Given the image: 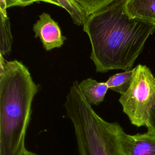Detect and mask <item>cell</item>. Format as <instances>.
I'll list each match as a JSON object with an SVG mask.
<instances>
[{"label":"cell","mask_w":155,"mask_h":155,"mask_svg":"<svg viewBox=\"0 0 155 155\" xmlns=\"http://www.w3.org/2000/svg\"><path fill=\"white\" fill-rule=\"evenodd\" d=\"M127 0H114L87 16L83 26L91 47L96 71H128L142 53L155 25L132 19L125 13Z\"/></svg>","instance_id":"6da1fadb"},{"label":"cell","mask_w":155,"mask_h":155,"mask_svg":"<svg viewBox=\"0 0 155 155\" xmlns=\"http://www.w3.org/2000/svg\"><path fill=\"white\" fill-rule=\"evenodd\" d=\"M0 155H21L38 87L28 68L1 56Z\"/></svg>","instance_id":"7a4b0ae2"},{"label":"cell","mask_w":155,"mask_h":155,"mask_svg":"<svg viewBox=\"0 0 155 155\" xmlns=\"http://www.w3.org/2000/svg\"><path fill=\"white\" fill-rule=\"evenodd\" d=\"M78 81L67 94L64 104L71 121L79 155H124L120 143L124 130L117 122L102 118L86 101Z\"/></svg>","instance_id":"3957f363"},{"label":"cell","mask_w":155,"mask_h":155,"mask_svg":"<svg viewBox=\"0 0 155 155\" xmlns=\"http://www.w3.org/2000/svg\"><path fill=\"white\" fill-rule=\"evenodd\" d=\"M133 70L130 86L120 94L119 102L133 125L147 127L150 111L155 105V78L145 65L139 64Z\"/></svg>","instance_id":"277c9868"},{"label":"cell","mask_w":155,"mask_h":155,"mask_svg":"<svg viewBox=\"0 0 155 155\" xmlns=\"http://www.w3.org/2000/svg\"><path fill=\"white\" fill-rule=\"evenodd\" d=\"M35 37L39 38L44 48L50 51L62 47L65 40L58 24L46 13L43 12L33 25Z\"/></svg>","instance_id":"5b68a950"},{"label":"cell","mask_w":155,"mask_h":155,"mask_svg":"<svg viewBox=\"0 0 155 155\" xmlns=\"http://www.w3.org/2000/svg\"><path fill=\"white\" fill-rule=\"evenodd\" d=\"M120 143L124 155H155V134L148 131L136 134H120Z\"/></svg>","instance_id":"8992f818"},{"label":"cell","mask_w":155,"mask_h":155,"mask_svg":"<svg viewBox=\"0 0 155 155\" xmlns=\"http://www.w3.org/2000/svg\"><path fill=\"white\" fill-rule=\"evenodd\" d=\"M125 10L129 18L155 25V0H127Z\"/></svg>","instance_id":"52a82bcc"},{"label":"cell","mask_w":155,"mask_h":155,"mask_svg":"<svg viewBox=\"0 0 155 155\" xmlns=\"http://www.w3.org/2000/svg\"><path fill=\"white\" fill-rule=\"evenodd\" d=\"M79 86L82 94L91 106L98 105L103 102L109 89L105 82H97L92 78L82 81Z\"/></svg>","instance_id":"ba28073f"},{"label":"cell","mask_w":155,"mask_h":155,"mask_svg":"<svg viewBox=\"0 0 155 155\" xmlns=\"http://www.w3.org/2000/svg\"><path fill=\"white\" fill-rule=\"evenodd\" d=\"M133 69L119 73L110 76L105 82L108 88L120 94L128 88L133 76Z\"/></svg>","instance_id":"9c48e42d"},{"label":"cell","mask_w":155,"mask_h":155,"mask_svg":"<svg viewBox=\"0 0 155 155\" xmlns=\"http://www.w3.org/2000/svg\"><path fill=\"white\" fill-rule=\"evenodd\" d=\"M13 42L9 19L7 15L1 13V39L0 54L4 56L11 51Z\"/></svg>","instance_id":"30bf717a"},{"label":"cell","mask_w":155,"mask_h":155,"mask_svg":"<svg viewBox=\"0 0 155 155\" xmlns=\"http://www.w3.org/2000/svg\"><path fill=\"white\" fill-rule=\"evenodd\" d=\"M70 15L73 22L78 25H83L87 16H86L75 0H58Z\"/></svg>","instance_id":"8fae6325"},{"label":"cell","mask_w":155,"mask_h":155,"mask_svg":"<svg viewBox=\"0 0 155 155\" xmlns=\"http://www.w3.org/2000/svg\"><path fill=\"white\" fill-rule=\"evenodd\" d=\"M84 14L89 16L98 12L114 0H75Z\"/></svg>","instance_id":"7c38bea8"},{"label":"cell","mask_w":155,"mask_h":155,"mask_svg":"<svg viewBox=\"0 0 155 155\" xmlns=\"http://www.w3.org/2000/svg\"><path fill=\"white\" fill-rule=\"evenodd\" d=\"M44 2L45 0H1V12L7 14L6 9L15 6L24 7L36 2Z\"/></svg>","instance_id":"4fadbf2b"},{"label":"cell","mask_w":155,"mask_h":155,"mask_svg":"<svg viewBox=\"0 0 155 155\" xmlns=\"http://www.w3.org/2000/svg\"><path fill=\"white\" fill-rule=\"evenodd\" d=\"M147 128L148 131H150L155 134V105L152 108L150 111L149 120Z\"/></svg>","instance_id":"5bb4252c"},{"label":"cell","mask_w":155,"mask_h":155,"mask_svg":"<svg viewBox=\"0 0 155 155\" xmlns=\"http://www.w3.org/2000/svg\"><path fill=\"white\" fill-rule=\"evenodd\" d=\"M45 2L47 3H50V4H52L53 5H57L59 7H62V5L60 4V2H59L58 0H45Z\"/></svg>","instance_id":"9a60e30c"},{"label":"cell","mask_w":155,"mask_h":155,"mask_svg":"<svg viewBox=\"0 0 155 155\" xmlns=\"http://www.w3.org/2000/svg\"><path fill=\"white\" fill-rule=\"evenodd\" d=\"M21 155H38V154L36 153H33V152H32L31 151H29V150L25 149L24 151V152L22 153Z\"/></svg>","instance_id":"2e32d148"}]
</instances>
